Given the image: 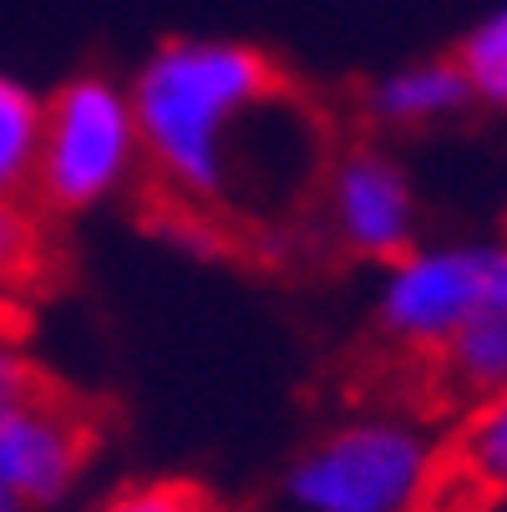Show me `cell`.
I'll return each instance as SVG.
<instances>
[{
    "label": "cell",
    "mask_w": 507,
    "mask_h": 512,
    "mask_svg": "<svg viewBox=\"0 0 507 512\" xmlns=\"http://www.w3.org/2000/svg\"><path fill=\"white\" fill-rule=\"evenodd\" d=\"M142 158V127L132 107V87L107 71H82L46 97L41 163H36V203L51 213H92L122 198Z\"/></svg>",
    "instance_id": "obj_3"
},
{
    "label": "cell",
    "mask_w": 507,
    "mask_h": 512,
    "mask_svg": "<svg viewBox=\"0 0 507 512\" xmlns=\"http://www.w3.org/2000/svg\"><path fill=\"white\" fill-rule=\"evenodd\" d=\"M320 213L325 234L340 254L360 264H396L406 249L421 244V198L411 173L396 153L355 142L335 153L320 178Z\"/></svg>",
    "instance_id": "obj_6"
},
{
    "label": "cell",
    "mask_w": 507,
    "mask_h": 512,
    "mask_svg": "<svg viewBox=\"0 0 507 512\" xmlns=\"http://www.w3.org/2000/svg\"><path fill=\"white\" fill-rule=\"evenodd\" d=\"M36 386H41V381H36V365L26 360V350H21L16 340L0 335V406L16 401V396H26V391H36Z\"/></svg>",
    "instance_id": "obj_14"
},
{
    "label": "cell",
    "mask_w": 507,
    "mask_h": 512,
    "mask_svg": "<svg viewBox=\"0 0 507 512\" xmlns=\"http://www.w3.org/2000/svg\"><path fill=\"white\" fill-rule=\"evenodd\" d=\"M41 127H46V97L31 82L0 71V203H21L36 193Z\"/></svg>",
    "instance_id": "obj_8"
},
{
    "label": "cell",
    "mask_w": 507,
    "mask_h": 512,
    "mask_svg": "<svg viewBox=\"0 0 507 512\" xmlns=\"http://www.w3.org/2000/svg\"><path fill=\"white\" fill-rule=\"evenodd\" d=\"M437 360V376L452 396H462L467 406L507 391V315L482 320L472 330H462L447 350L431 355Z\"/></svg>",
    "instance_id": "obj_9"
},
{
    "label": "cell",
    "mask_w": 507,
    "mask_h": 512,
    "mask_svg": "<svg viewBox=\"0 0 507 512\" xmlns=\"http://www.w3.org/2000/svg\"><path fill=\"white\" fill-rule=\"evenodd\" d=\"M457 477L477 492H507V391L467 411L457 436Z\"/></svg>",
    "instance_id": "obj_10"
},
{
    "label": "cell",
    "mask_w": 507,
    "mask_h": 512,
    "mask_svg": "<svg viewBox=\"0 0 507 512\" xmlns=\"http://www.w3.org/2000/svg\"><path fill=\"white\" fill-rule=\"evenodd\" d=\"M87 512H219V507H213V497L203 487H193V482L148 477V482H127V487L107 492Z\"/></svg>",
    "instance_id": "obj_13"
},
{
    "label": "cell",
    "mask_w": 507,
    "mask_h": 512,
    "mask_svg": "<svg viewBox=\"0 0 507 512\" xmlns=\"http://www.w3.org/2000/svg\"><path fill=\"white\" fill-rule=\"evenodd\" d=\"M472 107L477 97L467 87V71L457 66V56L401 61L360 92V112L381 132H431V127L467 117Z\"/></svg>",
    "instance_id": "obj_7"
},
{
    "label": "cell",
    "mask_w": 507,
    "mask_h": 512,
    "mask_svg": "<svg viewBox=\"0 0 507 512\" xmlns=\"http://www.w3.org/2000/svg\"><path fill=\"white\" fill-rule=\"evenodd\" d=\"M447 477V447L411 411H355L315 431L279 477L284 512H421Z\"/></svg>",
    "instance_id": "obj_2"
},
{
    "label": "cell",
    "mask_w": 507,
    "mask_h": 512,
    "mask_svg": "<svg viewBox=\"0 0 507 512\" xmlns=\"http://www.w3.org/2000/svg\"><path fill=\"white\" fill-rule=\"evenodd\" d=\"M457 66L467 71V87L477 107L507 112V6L487 11L462 41H457Z\"/></svg>",
    "instance_id": "obj_11"
},
{
    "label": "cell",
    "mask_w": 507,
    "mask_h": 512,
    "mask_svg": "<svg viewBox=\"0 0 507 512\" xmlns=\"http://www.w3.org/2000/svg\"><path fill=\"white\" fill-rule=\"evenodd\" d=\"M376 330L416 355L447 350L462 330L507 315V239L416 244L381 269Z\"/></svg>",
    "instance_id": "obj_4"
},
{
    "label": "cell",
    "mask_w": 507,
    "mask_h": 512,
    "mask_svg": "<svg viewBox=\"0 0 507 512\" xmlns=\"http://www.w3.org/2000/svg\"><path fill=\"white\" fill-rule=\"evenodd\" d=\"M132 87L142 158L158 188L203 224L274 229L310 178H325L320 137L274 56L229 36H173L142 56Z\"/></svg>",
    "instance_id": "obj_1"
},
{
    "label": "cell",
    "mask_w": 507,
    "mask_h": 512,
    "mask_svg": "<svg viewBox=\"0 0 507 512\" xmlns=\"http://www.w3.org/2000/svg\"><path fill=\"white\" fill-rule=\"evenodd\" d=\"M97 452L82 406L36 386L0 406V512H56L77 497Z\"/></svg>",
    "instance_id": "obj_5"
},
{
    "label": "cell",
    "mask_w": 507,
    "mask_h": 512,
    "mask_svg": "<svg viewBox=\"0 0 507 512\" xmlns=\"http://www.w3.org/2000/svg\"><path fill=\"white\" fill-rule=\"evenodd\" d=\"M46 269V229L31 203H0V305L21 300Z\"/></svg>",
    "instance_id": "obj_12"
}]
</instances>
